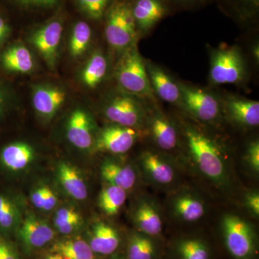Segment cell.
Masks as SVG:
<instances>
[{
	"mask_svg": "<svg viewBox=\"0 0 259 259\" xmlns=\"http://www.w3.org/2000/svg\"><path fill=\"white\" fill-rule=\"evenodd\" d=\"M19 4L25 7H37V8H50L57 3L58 0H15Z\"/></svg>",
	"mask_w": 259,
	"mask_h": 259,
	"instance_id": "40",
	"label": "cell"
},
{
	"mask_svg": "<svg viewBox=\"0 0 259 259\" xmlns=\"http://www.w3.org/2000/svg\"><path fill=\"white\" fill-rule=\"evenodd\" d=\"M3 113V95H2L1 90H0V119H1L2 115Z\"/></svg>",
	"mask_w": 259,
	"mask_h": 259,
	"instance_id": "44",
	"label": "cell"
},
{
	"mask_svg": "<svg viewBox=\"0 0 259 259\" xmlns=\"http://www.w3.org/2000/svg\"><path fill=\"white\" fill-rule=\"evenodd\" d=\"M100 174L108 185L120 187L125 191L136 185L137 175L131 165L114 159H106L100 167Z\"/></svg>",
	"mask_w": 259,
	"mask_h": 259,
	"instance_id": "17",
	"label": "cell"
},
{
	"mask_svg": "<svg viewBox=\"0 0 259 259\" xmlns=\"http://www.w3.org/2000/svg\"><path fill=\"white\" fill-rule=\"evenodd\" d=\"M139 137L138 129L112 124L100 131L94 147L102 152L122 154L131 150Z\"/></svg>",
	"mask_w": 259,
	"mask_h": 259,
	"instance_id": "8",
	"label": "cell"
},
{
	"mask_svg": "<svg viewBox=\"0 0 259 259\" xmlns=\"http://www.w3.org/2000/svg\"><path fill=\"white\" fill-rule=\"evenodd\" d=\"M58 203V198L54 191L49 186L46 185L44 194V202L42 210L51 211L56 207Z\"/></svg>",
	"mask_w": 259,
	"mask_h": 259,
	"instance_id": "38",
	"label": "cell"
},
{
	"mask_svg": "<svg viewBox=\"0 0 259 259\" xmlns=\"http://www.w3.org/2000/svg\"><path fill=\"white\" fill-rule=\"evenodd\" d=\"M66 93L58 87L49 84L37 85L32 93V106L42 118L50 120L64 105Z\"/></svg>",
	"mask_w": 259,
	"mask_h": 259,
	"instance_id": "13",
	"label": "cell"
},
{
	"mask_svg": "<svg viewBox=\"0 0 259 259\" xmlns=\"http://www.w3.org/2000/svg\"><path fill=\"white\" fill-rule=\"evenodd\" d=\"M105 17V37L112 49L123 53L136 46L139 33L128 2L114 0Z\"/></svg>",
	"mask_w": 259,
	"mask_h": 259,
	"instance_id": "3",
	"label": "cell"
},
{
	"mask_svg": "<svg viewBox=\"0 0 259 259\" xmlns=\"http://www.w3.org/2000/svg\"><path fill=\"white\" fill-rule=\"evenodd\" d=\"M115 259H121V258H115Z\"/></svg>",
	"mask_w": 259,
	"mask_h": 259,
	"instance_id": "46",
	"label": "cell"
},
{
	"mask_svg": "<svg viewBox=\"0 0 259 259\" xmlns=\"http://www.w3.org/2000/svg\"><path fill=\"white\" fill-rule=\"evenodd\" d=\"M104 113L113 124L136 129L143 125L147 115L139 97L126 93L110 97Z\"/></svg>",
	"mask_w": 259,
	"mask_h": 259,
	"instance_id": "6",
	"label": "cell"
},
{
	"mask_svg": "<svg viewBox=\"0 0 259 259\" xmlns=\"http://www.w3.org/2000/svg\"><path fill=\"white\" fill-rule=\"evenodd\" d=\"M107 61L100 51L94 53L90 58L81 73L83 83L89 88H96L106 76Z\"/></svg>",
	"mask_w": 259,
	"mask_h": 259,
	"instance_id": "26",
	"label": "cell"
},
{
	"mask_svg": "<svg viewBox=\"0 0 259 259\" xmlns=\"http://www.w3.org/2000/svg\"><path fill=\"white\" fill-rule=\"evenodd\" d=\"M173 209L177 217L185 222L199 221L205 213L203 202L198 197L189 194L177 197L174 202Z\"/></svg>",
	"mask_w": 259,
	"mask_h": 259,
	"instance_id": "25",
	"label": "cell"
},
{
	"mask_svg": "<svg viewBox=\"0 0 259 259\" xmlns=\"http://www.w3.org/2000/svg\"><path fill=\"white\" fill-rule=\"evenodd\" d=\"M146 67L153 93L163 101L171 104L180 103V84L157 65L146 61Z\"/></svg>",
	"mask_w": 259,
	"mask_h": 259,
	"instance_id": "15",
	"label": "cell"
},
{
	"mask_svg": "<svg viewBox=\"0 0 259 259\" xmlns=\"http://www.w3.org/2000/svg\"><path fill=\"white\" fill-rule=\"evenodd\" d=\"M126 197L127 194L125 190L109 185L100 192L99 206L107 215H115L125 204Z\"/></svg>",
	"mask_w": 259,
	"mask_h": 259,
	"instance_id": "28",
	"label": "cell"
},
{
	"mask_svg": "<svg viewBox=\"0 0 259 259\" xmlns=\"http://www.w3.org/2000/svg\"><path fill=\"white\" fill-rule=\"evenodd\" d=\"M139 33H146L168 14V0H133L130 3Z\"/></svg>",
	"mask_w": 259,
	"mask_h": 259,
	"instance_id": "10",
	"label": "cell"
},
{
	"mask_svg": "<svg viewBox=\"0 0 259 259\" xmlns=\"http://www.w3.org/2000/svg\"><path fill=\"white\" fill-rule=\"evenodd\" d=\"M7 36V35L3 33V32H0V44H1L2 41L5 38V37Z\"/></svg>",
	"mask_w": 259,
	"mask_h": 259,
	"instance_id": "45",
	"label": "cell"
},
{
	"mask_svg": "<svg viewBox=\"0 0 259 259\" xmlns=\"http://www.w3.org/2000/svg\"><path fill=\"white\" fill-rule=\"evenodd\" d=\"M93 122L88 112L76 109L70 115L66 125V136L70 143L81 150H88L95 144Z\"/></svg>",
	"mask_w": 259,
	"mask_h": 259,
	"instance_id": "14",
	"label": "cell"
},
{
	"mask_svg": "<svg viewBox=\"0 0 259 259\" xmlns=\"http://www.w3.org/2000/svg\"><path fill=\"white\" fill-rule=\"evenodd\" d=\"M189 150L199 171L217 185L227 180V171L221 151L205 134L192 127L185 130Z\"/></svg>",
	"mask_w": 259,
	"mask_h": 259,
	"instance_id": "1",
	"label": "cell"
},
{
	"mask_svg": "<svg viewBox=\"0 0 259 259\" xmlns=\"http://www.w3.org/2000/svg\"><path fill=\"white\" fill-rule=\"evenodd\" d=\"M135 225L141 233L148 236L161 233L163 223L157 207L151 201L141 200L134 212Z\"/></svg>",
	"mask_w": 259,
	"mask_h": 259,
	"instance_id": "20",
	"label": "cell"
},
{
	"mask_svg": "<svg viewBox=\"0 0 259 259\" xmlns=\"http://www.w3.org/2000/svg\"><path fill=\"white\" fill-rule=\"evenodd\" d=\"M178 252L182 259H209V251L205 243L199 239L182 240L178 245Z\"/></svg>",
	"mask_w": 259,
	"mask_h": 259,
	"instance_id": "32",
	"label": "cell"
},
{
	"mask_svg": "<svg viewBox=\"0 0 259 259\" xmlns=\"http://www.w3.org/2000/svg\"><path fill=\"white\" fill-rule=\"evenodd\" d=\"M46 259H64V258L59 253H54V254L49 255Z\"/></svg>",
	"mask_w": 259,
	"mask_h": 259,
	"instance_id": "43",
	"label": "cell"
},
{
	"mask_svg": "<svg viewBox=\"0 0 259 259\" xmlns=\"http://www.w3.org/2000/svg\"><path fill=\"white\" fill-rule=\"evenodd\" d=\"M45 187L46 185L37 187L36 189L32 191L31 195H30L32 203L37 209H42V207H44Z\"/></svg>",
	"mask_w": 259,
	"mask_h": 259,
	"instance_id": "39",
	"label": "cell"
},
{
	"mask_svg": "<svg viewBox=\"0 0 259 259\" xmlns=\"http://www.w3.org/2000/svg\"><path fill=\"white\" fill-rule=\"evenodd\" d=\"M246 68L239 49L220 47L211 54L209 78L214 84L238 83L244 79Z\"/></svg>",
	"mask_w": 259,
	"mask_h": 259,
	"instance_id": "4",
	"label": "cell"
},
{
	"mask_svg": "<svg viewBox=\"0 0 259 259\" xmlns=\"http://www.w3.org/2000/svg\"><path fill=\"white\" fill-rule=\"evenodd\" d=\"M15 233L22 244L28 250L42 248L52 241L55 235L47 221L31 213L20 222Z\"/></svg>",
	"mask_w": 259,
	"mask_h": 259,
	"instance_id": "11",
	"label": "cell"
},
{
	"mask_svg": "<svg viewBox=\"0 0 259 259\" xmlns=\"http://www.w3.org/2000/svg\"><path fill=\"white\" fill-rule=\"evenodd\" d=\"M226 109L230 117L240 125L257 127L259 124V102L245 99H228Z\"/></svg>",
	"mask_w": 259,
	"mask_h": 259,
	"instance_id": "22",
	"label": "cell"
},
{
	"mask_svg": "<svg viewBox=\"0 0 259 259\" xmlns=\"http://www.w3.org/2000/svg\"><path fill=\"white\" fill-rule=\"evenodd\" d=\"M54 222L59 233L69 235L79 228L82 223V218L75 209L63 207L56 211Z\"/></svg>",
	"mask_w": 259,
	"mask_h": 259,
	"instance_id": "31",
	"label": "cell"
},
{
	"mask_svg": "<svg viewBox=\"0 0 259 259\" xmlns=\"http://www.w3.org/2000/svg\"><path fill=\"white\" fill-rule=\"evenodd\" d=\"M20 224V211L14 199L0 190V236L8 238Z\"/></svg>",
	"mask_w": 259,
	"mask_h": 259,
	"instance_id": "23",
	"label": "cell"
},
{
	"mask_svg": "<svg viewBox=\"0 0 259 259\" xmlns=\"http://www.w3.org/2000/svg\"><path fill=\"white\" fill-rule=\"evenodd\" d=\"M180 84V104L194 117L202 122H210L219 116L220 102L212 93L200 88Z\"/></svg>",
	"mask_w": 259,
	"mask_h": 259,
	"instance_id": "7",
	"label": "cell"
},
{
	"mask_svg": "<svg viewBox=\"0 0 259 259\" xmlns=\"http://www.w3.org/2000/svg\"><path fill=\"white\" fill-rule=\"evenodd\" d=\"M2 64L8 71L25 74L33 69V57L24 46H13L7 49L2 56Z\"/></svg>",
	"mask_w": 259,
	"mask_h": 259,
	"instance_id": "24",
	"label": "cell"
},
{
	"mask_svg": "<svg viewBox=\"0 0 259 259\" xmlns=\"http://www.w3.org/2000/svg\"><path fill=\"white\" fill-rule=\"evenodd\" d=\"M247 163L255 173L259 172V143L258 141L250 143L246 152Z\"/></svg>",
	"mask_w": 259,
	"mask_h": 259,
	"instance_id": "35",
	"label": "cell"
},
{
	"mask_svg": "<svg viewBox=\"0 0 259 259\" xmlns=\"http://www.w3.org/2000/svg\"><path fill=\"white\" fill-rule=\"evenodd\" d=\"M0 259H18L14 247L8 238L0 236Z\"/></svg>",
	"mask_w": 259,
	"mask_h": 259,
	"instance_id": "36",
	"label": "cell"
},
{
	"mask_svg": "<svg viewBox=\"0 0 259 259\" xmlns=\"http://www.w3.org/2000/svg\"><path fill=\"white\" fill-rule=\"evenodd\" d=\"M58 179L65 192L76 200H84L88 190L79 170L66 162H60L56 168Z\"/></svg>",
	"mask_w": 259,
	"mask_h": 259,
	"instance_id": "21",
	"label": "cell"
},
{
	"mask_svg": "<svg viewBox=\"0 0 259 259\" xmlns=\"http://www.w3.org/2000/svg\"><path fill=\"white\" fill-rule=\"evenodd\" d=\"M140 163L146 177L153 183L166 185L175 180V168L159 153L146 151L141 156Z\"/></svg>",
	"mask_w": 259,
	"mask_h": 259,
	"instance_id": "16",
	"label": "cell"
},
{
	"mask_svg": "<svg viewBox=\"0 0 259 259\" xmlns=\"http://www.w3.org/2000/svg\"><path fill=\"white\" fill-rule=\"evenodd\" d=\"M231 5L233 12L243 18H252L256 15L259 0H225Z\"/></svg>",
	"mask_w": 259,
	"mask_h": 259,
	"instance_id": "34",
	"label": "cell"
},
{
	"mask_svg": "<svg viewBox=\"0 0 259 259\" xmlns=\"http://www.w3.org/2000/svg\"><path fill=\"white\" fill-rule=\"evenodd\" d=\"M92 30L89 24L79 21L75 24L69 40L70 54L74 58L83 55L90 47Z\"/></svg>",
	"mask_w": 259,
	"mask_h": 259,
	"instance_id": "30",
	"label": "cell"
},
{
	"mask_svg": "<svg viewBox=\"0 0 259 259\" xmlns=\"http://www.w3.org/2000/svg\"><path fill=\"white\" fill-rule=\"evenodd\" d=\"M150 132L156 144L164 151H171L178 144V134L175 125L159 110L148 119Z\"/></svg>",
	"mask_w": 259,
	"mask_h": 259,
	"instance_id": "19",
	"label": "cell"
},
{
	"mask_svg": "<svg viewBox=\"0 0 259 259\" xmlns=\"http://www.w3.org/2000/svg\"><path fill=\"white\" fill-rule=\"evenodd\" d=\"M62 31L61 22L54 20L37 29L30 37L32 45L52 69L55 68Z\"/></svg>",
	"mask_w": 259,
	"mask_h": 259,
	"instance_id": "9",
	"label": "cell"
},
{
	"mask_svg": "<svg viewBox=\"0 0 259 259\" xmlns=\"http://www.w3.org/2000/svg\"><path fill=\"white\" fill-rule=\"evenodd\" d=\"M222 228L227 249L236 259H250L255 251L254 232L249 223L236 214L223 219Z\"/></svg>",
	"mask_w": 259,
	"mask_h": 259,
	"instance_id": "5",
	"label": "cell"
},
{
	"mask_svg": "<svg viewBox=\"0 0 259 259\" xmlns=\"http://www.w3.org/2000/svg\"><path fill=\"white\" fill-rule=\"evenodd\" d=\"M53 250L62 255L64 259H95V253L88 242L79 238L57 242Z\"/></svg>",
	"mask_w": 259,
	"mask_h": 259,
	"instance_id": "27",
	"label": "cell"
},
{
	"mask_svg": "<svg viewBox=\"0 0 259 259\" xmlns=\"http://www.w3.org/2000/svg\"><path fill=\"white\" fill-rule=\"evenodd\" d=\"M127 259H154L156 246L150 236L144 233H134L127 245Z\"/></svg>",
	"mask_w": 259,
	"mask_h": 259,
	"instance_id": "29",
	"label": "cell"
},
{
	"mask_svg": "<svg viewBox=\"0 0 259 259\" xmlns=\"http://www.w3.org/2000/svg\"><path fill=\"white\" fill-rule=\"evenodd\" d=\"M35 158L34 148L22 141L9 143L0 148V172L14 175L23 171Z\"/></svg>",
	"mask_w": 259,
	"mask_h": 259,
	"instance_id": "12",
	"label": "cell"
},
{
	"mask_svg": "<svg viewBox=\"0 0 259 259\" xmlns=\"http://www.w3.org/2000/svg\"><path fill=\"white\" fill-rule=\"evenodd\" d=\"M206 1L207 0H168V3L172 2L175 4L183 7H192L196 5L202 4Z\"/></svg>",
	"mask_w": 259,
	"mask_h": 259,
	"instance_id": "41",
	"label": "cell"
},
{
	"mask_svg": "<svg viewBox=\"0 0 259 259\" xmlns=\"http://www.w3.org/2000/svg\"><path fill=\"white\" fill-rule=\"evenodd\" d=\"M245 206L255 217L259 215V194L257 192H251L245 197Z\"/></svg>",
	"mask_w": 259,
	"mask_h": 259,
	"instance_id": "37",
	"label": "cell"
},
{
	"mask_svg": "<svg viewBox=\"0 0 259 259\" xmlns=\"http://www.w3.org/2000/svg\"><path fill=\"white\" fill-rule=\"evenodd\" d=\"M115 76L125 93L139 98H154L148 79L146 61L140 54L136 46L122 53L116 66Z\"/></svg>",
	"mask_w": 259,
	"mask_h": 259,
	"instance_id": "2",
	"label": "cell"
},
{
	"mask_svg": "<svg viewBox=\"0 0 259 259\" xmlns=\"http://www.w3.org/2000/svg\"><path fill=\"white\" fill-rule=\"evenodd\" d=\"M120 242V236L116 229L100 221L93 225L88 243L94 253L110 255L117 249Z\"/></svg>",
	"mask_w": 259,
	"mask_h": 259,
	"instance_id": "18",
	"label": "cell"
},
{
	"mask_svg": "<svg viewBox=\"0 0 259 259\" xmlns=\"http://www.w3.org/2000/svg\"><path fill=\"white\" fill-rule=\"evenodd\" d=\"M81 10L89 18L100 20L106 14L114 0H76Z\"/></svg>",
	"mask_w": 259,
	"mask_h": 259,
	"instance_id": "33",
	"label": "cell"
},
{
	"mask_svg": "<svg viewBox=\"0 0 259 259\" xmlns=\"http://www.w3.org/2000/svg\"><path fill=\"white\" fill-rule=\"evenodd\" d=\"M9 27L5 23V20L0 17V32L8 35V32H9Z\"/></svg>",
	"mask_w": 259,
	"mask_h": 259,
	"instance_id": "42",
	"label": "cell"
}]
</instances>
